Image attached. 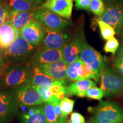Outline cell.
<instances>
[{
    "label": "cell",
    "mask_w": 123,
    "mask_h": 123,
    "mask_svg": "<svg viewBox=\"0 0 123 123\" xmlns=\"http://www.w3.org/2000/svg\"><path fill=\"white\" fill-rule=\"evenodd\" d=\"M123 122V110L114 102L101 101L97 108L92 123Z\"/></svg>",
    "instance_id": "obj_3"
},
{
    "label": "cell",
    "mask_w": 123,
    "mask_h": 123,
    "mask_svg": "<svg viewBox=\"0 0 123 123\" xmlns=\"http://www.w3.org/2000/svg\"><path fill=\"white\" fill-rule=\"evenodd\" d=\"M81 60L78 59L76 61L70 64H68L67 66V79H69L71 81H76L79 80V76H78V71L83 63Z\"/></svg>",
    "instance_id": "obj_23"
},
{
    "label": "cell",
    "mask_w": 123,
    "mask_h": 123,
    "mask_svg": "<svg viewBox=\"0 0 123 123\" xmlns=\"http://www.w3.org/2000/svg\"><path fill=\"white\" fill-rule=\"evenodd\" d=\"M19 110L13 89H0V123H10Z\"/></svg>",
    "instance_id": "obj_5"
},
{
    "label": "cell",
    "mask_w": 123,
    "mask_h": 123,
    "mask_svg": "<svg viewBox=\"0 0 123 123\" xmlns=\"http://www.w3.org/2000/svg\"><path fill=\"white\" fill-rule=\"evenodd\" d=\"M114 66L123 77V57H116L114 61Z\"/></svg>",
    "instance_id": "obj_34"
},
{
    "label": "cell",
    "mask_w": 123,
    "mask_h": 123,
    "mask_svg": "<svg viewBox=\"0 0 123 123\" xmlns=\"http://www.w3.org/2000/svg\"><path fill=\"white\" fill-rule=\"evenodd\" d=\"M32 69L28 63L9 65L0 78V89H15L31 84Z\"/></svg>",
    "instance_id": "obj_1"
},
{
    "label": "cell",
    "mask_w": 123,
    "mask_h": 123,
    "mask_svg": "<svg viewBox=\"0 0 123 123\" xmlns=\"http://www.w3.org/2000/svg\"><path fill=\"white\" fill-rule=\"evenodd\" d=\"M35 87L37 90L38 92L39 93L40 96H41V99H42V101H43V103L49 102L50 98H49L47 96L46 92H47V90H48L50 87H40V86H37V87L35 86Z\"/></svg>",
    "instance_id": "obj_33"
},
{
    "label": "cell",
    "mask_w": 123,
    "mask_h": 123,
    "mask_svg": "<svg viewBox=\"0 0 123 123\" xmlns=\"http://www.w3.org/2000/svg\"><path fill=\"white\" fill-rule=\"evenodd\" d=\"M74 103V100L69 99L67 97H66L63 100H62L60 102L62 112L65 117L67 118L68 115L73 112Z\"/></svg>",
    "instance_id": "obj_26"
},
{
    "label": "cell",
    "mask_w": 123,
    "mask_h": 123,
    "mask_svg": "<svg viewBox=\"0 0 123 123\" xmlns=\"http://www.w3.org/2000/svg\"><path fill=\"white\" fill-rule=\"evenodd\" d=\"M56 79L43 73L38 67H33L31 84L40 87H50Z\"/></svg>",
    "instance_id": "obj_19"
},
{
    "label": "cell",
    "mask_w": 123,
    "mask_h": 123,
    "mask_svg": "<svg viewBox=\"0 0 123 123\" xmlns=\"http://www.w3.org/2000/svg\"></svg>",
    "instance_id": "obj_43"
},
{
    "label": "cell",
    "mask_w": 123,
    "mask_h": 123,
    "mask_svg": "<svg viewBox=\"0 0 123 123\" xmlns=\"http://www.w3.org/2000/svg\"><path fill=\"white\" fill-rule=\"evenodd\" d=\"M4 50H3V49L1 48V47H0V56H2L3 53H4Z\"/></svg>",
    "instance_id": "obj_40"
},
{
    "label": "cell",
    "mask_w": 123,
    "mask_h": 123,
    "mask_svg": "<svg viewBox=\"0 0 123 123\" xmlns=\"http://www.w3.org/2000/svg\"><path fill=\"white\" fill-rule=\"evenodd\" d=\"M20 123H46L43 105H37L36 112L30 115L26 113H20Z\"/></svg>",
    "instance_id": "obj_21"
},
{
    "label": "cell",
    "mask_w": 123,
    "mask_h": 123,
    "mask_svg": "<svg viewBox=\"0 0 123 123\" xmlns=\"http://www.w3.org/2000/svg\"><path fill=\"white\" fill-rule=\"evenodd\" d=\"M79 80L92 79L99 82L100 76L97 74L88 64L83 62L78 71Z\"/></svg>",
    "instance_id": "obj_22"
},
{
    "label": "cell",
    "mask_w": 123,
    "mask_h": 123,
    "mask_svg": "<svg viewBox=\"0 0 123 123\" xmlns=\"http://www.w3.org/2000/svg\"><path fill=\"white\" fill-rule=\"evenodd\" d=\"M100 88L106 97L123 95V77L113 69H105L100 75Z\"/></svg>",
    "instance_id": "obj_4"
},
{
    "label": "cell",
    "mask_w": 123,
    "mask_h": 123,
    "mask_svg": "<svg viewBox=\"0 0 123 123\" xmlns=\"http://www.w3.org/2000/svg\"><path fill=\"white\" fill-rule=\"evenodd\" d=\"M59 123H69V122L67 120V118L64 117V118H63V119H59Z\"/></svg>",
    "instance_id": "obj_39"
},
{
    "label": "cell",
    "mask_w": 123,
    "mask_h": 123,
    "mask_svg": "<svg viewBox=\"0 0 123 123\" xmlns=\"http://www.w3.org/2000/svg\"><path fill=\"white\" fill-rule=\"evenodd\" d=\"M96 22L99 26L101 35L104 39L108 40L114 37L116 32L113 27L99 19H96Z\"/></svg>",
    "instance_id": "obj_24"
},
{
    "label": "cell",
    "mask_w": 123,
    "mask_h": 123,
    "mask_svg": "<svg viewBox=\"0 0 123 123\" xmlns=\"http://www.w3.org/2000/svg\"><path fill=\"white\" fill-rule=\"evenodd\" d=\"M28 2L31 3L34 5L37 6L38 7H40L42 6V5L43 4L44 0H26Z\"/></svg>",
    "instance_id": "obj_37"
},
{
    "label": "cell",
    "mask_w": 123,
    "mask_h": 123,
    "mask_svg": "<svg viewBox=\"0 0 123 123\" xmlns=\"http://www.w3.org/2000/svg\"><path fill=\"white\" fill-rule=\"evenodd\" d=\"M92 0H75V6L79 10L90 11V6Z\"/></svg>",
    "instance_id": "obj_31"
},
{
    "label": "cell",
    "mask_w": 123,
    "mask_h": 123,
    "mask_svg": "<svg viewBox=\"0 0 123 123\" xmlns=\"http://www.w3.org/2000/svg\"><path fill=\"white\" fill-rule=\"evenodd\" d=\"M13 91L19 107L39 105L44 103L35 87L31 84L13 89Z\"/></svg>",
    "instance_id": "obj_8"
},
{
    "label": "cell",
    "mask_w": 123,
    "mask_h": 123,
    "mask_svg": "<svg viewBox=\"0 0 123 123\" xmlns=\"http://www.w3.org/2000/svg\"><path fill=\"white\" fill-rule=\"evenodd\" d=\"M62 59V49L55 50L42 47L41 49L39 48L28 64L32 67H38Z\"/></svg>",
    "instance_id": "obj_11"
},
{
    "label": "cell",
    "mask_w": 123,
    "mask_h": 123,
    "mask_svg": "<svg viewBox=\"0 0 123 123\" xmlns=\"http://www.w3.org/2000/svg\"><path fill=\"white\" fill-rule=\"evenodd\" d=\"M44 112L46 117V123H59V119L55 112L53 105L48 102L44 103Z\"/></svg>",
    "instance_id": "obj_25"
},
{
    "label": "cell",
    "mask_w": 123,
    "mask_h": 123,
    "mask_svg": "<svg viewBox=\"0 0 123 123\" xmlns=\"http://www.w3.org/2000/svg\"><path fill=\"white\" fill-rule=\"evenodd\" d=\"M34 18L48 28L63 30L71 26V21L59 16L48 9L40 6L33 12Z\"/></svg>",
    "instance_id": "obj_6"
},
{
    "label": "cell",
    "mask_w": 123,
    "mask_h": 123,
    "mask_svg": "<svg viewBox=\"0 0 123 123\" xmlns=\"http://www.w3.org/2000/svg\"><path fill=\"white\" fill-rule=\"evenodd\" d=\"M65 96H66V93H65V91H64V87H63V88L61 90V91L58 93V94L56 95V98H58V99L60 101H61L66 98Z\"/></svg>",
    "instance_id": "obj_36"
},
{
    "label": "cell",
    "mask_w": 123,
    "mask_h": 123,
    "mask_svg": "<svg viewBox=\"0 0 123 123\" xmlns=\"http://www.w3.org/2000/svg\"><path fill=\"white\" fill-rule=\"evenodd\" d=\"M122 33H123V31H122Z\"/></svg>",
    "instance_id": "obj_42"
},
{
    "label": "cell",
    "mask_w": 123,
    "mask_h": 123,
    "mask_svg": "<svg viewBox=\"0 0 123 123\" xmlns=\"http://www.w3.org/2000/svg\"><path fill=\"white\" fill-rule=\"evenodd\" d=\"M119 42L118 40L115 37H113L107 40L104 46V50L106 53H110L115 54L119 49Z\"/></svg>",
    "instance_id": "obj_29"
},
{
    "label": "cell",
    "mask_w": 123,
    "mask_h": 123,
    "mask_svg": "<svg viewBox=\"0 0 123 123\" xmlns=\"http://www.w3.org/2000/svg\"><path fill=\"white\" fill-rule=\"evenodd\" d=\"M104 96V92L101 88L93 87L89 88L86 92V97L91 99L101 100Z\"/></svg>",
    "instance_id": "obj_28"
},
{
    "label": "cell",
    "mask_w": 123,
    "mask_h": 123,
    "mask_svg": "<svg viewBox=\"0 0 123 123\" xmlns=\"http://www.w3.org/2000/svg\"><path fill=\"white\" fill-rule=\"evenodd\" d=\"M98 19L113 27L117 34H120L123 29V7L112 6L107 7Z\"/></svg>",
    "instance_id": "obj_12"
},
{
    "label": "cell",
    "mask_w": 123,
    "mask_h": 123,
    "mask_svg": "<svg viewBox=\"0 0 123 123\" xmlns=\"http://www.w3.org/2000/svg\"><path fill=\"white\" fill-rule=\"evenodd\" d=\"M4 3L10 12H33L39 7L26 0H5Z\"/></svg>",
    "instance_id": "obj_20"
},
{
    "label": "cell",
    "mask_w": 123,
    "mask_h": 123,
    "mask_svg": "<svg viewBox=\"0 0 123 123\" xmlns=\"http://www.w3.org/2000/svg\"><path fill=\"white\" fill-rule=\"evenodd\" d=\"M33 12H10L9 19L20 30L34 19Z\"/></svg>",
    "instance_id": "obj_18"
},
{
    "label": "cell",
    "mask_w": 123,
    "mask_h": 123,
    "mask_svg": "<svg viewBox=\"0 0 123 123\" xmlns=\"http://www.w3.org/2000/svg\"><path fill=\"white\" fill-rule=\"evenodd\" d=\"M44 27L42 22L34 19L19 30L20 35L32 46L39 47L43 37Z\"/></svg>",
    "instance_id": "obj_9"
},
{
    "label": "cell",
    "mask_w": 123,
    "mask_h": 123,
    "mask_svg": "<svg viewBox=\"0 0 123 123\" xmlns=\"http://www.w3.org/2000/svg\"><path fill=\"white\" fill-rule=\"evenodd\" d=\"M117 57H123V43L121 44L116 54Z\"/></svg>",
    "instance_id": "obj_38"
},
{
    "label": "cell",
    "mask_w": 123,
    "mask_h": 123,
    "mask_svg": "<svg viewBox=\"0 0 123 123\" xmlns=\"http://www.w3.org/2000/svg\"><path fill=\"white\" fill-rule=\"evenodd\" d=\"M68 37L62 30L50 29L44 26L42 47L61 50L68 42Z\"/></svg>",
    "instance_id": "obj_10"
},
{
    "label": "cell",
    "mask_w": 123,
    "mask_h": 123,
    "mask_svg": "<svg viewBox=\"0 0 123 123\" xmlns=\"http://www.w3.org/2000/svg\"><path fill=\"white\" fill-rule=\"evenodd\" d=\"M41 6L62 17L70 19L73 8V0H46Z\"/></svg>",
    "instance_id": "obj_13"
},
{
    "label": "cell",
    "mask_w": 123,
    "mask_h": 123,
    "mask_svg": "<svg viewBox=\"0 0 123 123\" xmlns=\"http://www.w3.org/2000/svg\"><path fill=\"white\" fill-rule=\"evenodd\" d=\"M96 86L95 82L91 79L81 80L64 87V91L67 96L74 95L80 98H84L86 92L89 88Z\"/></svg>",
    "instance_id": "obj_16"
},
{
    "label": "cell",
    "mask_w": 123,
    "mask_h": 123,
    "mask_svg": "<svg viewBox=\"0 0 123 123\" xmlns=\"http://www.w3.org/2000/svg\"><path fill=\"white\" fill-rule=\"evenodd\" d=\"M81 39L75 37L67 42L62 49L63 60L70 64L79 59Z\"/></svg>",
    "instance_id": "obj_17"
},
{
    "label": "cell",
    "mask_w": 123,
    "mask_h": 123,
    "mask_svg": "<svg viewBox=\"0 0 123 123\" xmlns=\"http://www.w3.org/2000/svg\"><path fill=\"white\" fill-rule=\"evenodd\" d=\"M67 64L64 60L46 64L38 68L41 72L55 79L66 80L67 79Z\"/></svg>",
    "instance_id": "obj_15"
},
{
    "label": "cell",
    "mask_w": 123,
    "mask_h": 123,
    "mask_svg": "<svg viewBox=\"0 0 123 123\" xmlns=\"http://www.w3.org/2000/svg\"><path fill=\"white\" fill-rule=\"evenodd\" d=\"M90 10L95 15L99 17L101 16L105 10L102 0H92L90 6Z\"/></svg>",
    "instance_id": "obj_27"
},
{
    "label": "cell",
    "mask_w": 123,
    "mask_h": 123,
    "mask_svg": "<svg viewBox=\"0 0 123 123\" xmlns=\"http://www.w3.org/2000/svg\"><path fill=\"white\" fill-rule=\"evenodd\" d=\"M19 35V30L10 19L7 20L0 27V47L6 50Z\"/></svg>",
    "instance_id": "obj_14"
},
{
    "label": "cell",
    "mask_w": 123,
    "mask_h": 123,
    "mask_svg": "<svg viewBox=\"0 0 123 123\" xmlns=\"http://www.w3.org/2000/svg\"><path fill=\"white\" fill-rule=\"evenodd\" d=\"M8 66L9 65L3 58L2 56H0V78L3 76L5 71L8 67Z\"/></svg>",
    "instance_id": "obj_35"
},
{
    "label": "cell",
    "mask_w": 123,
    "mask_h": 123,
    "mask_svg": "<svg viewBox=\"0 0 123 123\" xmlns=\"http://www.w3.org/2000/svg\"><path fill=\"white\" fill-rule=\"evenodd\" d=\"M5 0H0V2H3Z\"/></svg>",
    "instance_id": "obj_41"
},
{
    "label": "cell",
    "mask_w": 123,
    "mask_h": 123,
    "mask_svg": "<svg viewBox=\"0 0 123 123\" xmlns=\"http://www.w3.org/2000/svg\"><path fill=\"white\" fill-rule=\"evenodd\" d=\"M79 58L88 64L98 75L100 76L105 70L106 61L101 54L89 45L84 40H80Z\"/></svg>",
    "instance_id": "obj_7"
},
{
    "label": "cell",
    "mask_w": 123,
    "mask_h": 123,
    "mask_svg": "<svg viewBox=\"0 0 123 123\" xmlns=\"http://www.w3.org/2000/svg\"><path fill=\"white\" fill-rule=\"evenodd\" d=\"M10 11L3 2H0V27L9 19Z\"/></svg>",
    "instance_id": "obj_30"
},
{
    "label": "cell",
    "mask_w": 123,
    "mask_h": 123,
    "mask_svg": "<svg viewBox=\"0 0 123 123\" xmlns=\"http://www.w3.org/2000/svg\"><path fill=\"white\" fill-rule=\"evenodd\" d=\"M39 49L27 42L21 35L3 53L2 57L8 65L28 63Z\"/></svg>",
    "instance_id": "obj_2"
},
{
    "label": "cell",
    "mask_w": 123,
    "mask_h": 123,
    "mask_svg": "<svg viewBox=\"0 0 123 123\" xmlns=\"http://www.w3.org/2000/svg\"><path fill=\"white\" fill-rule=\"evenodd\" d=\"M69 123H85V119L80 113L73 112L70 116Z\"/></svg>",
    "instance_id": "obj_32"
}]
</instances>
